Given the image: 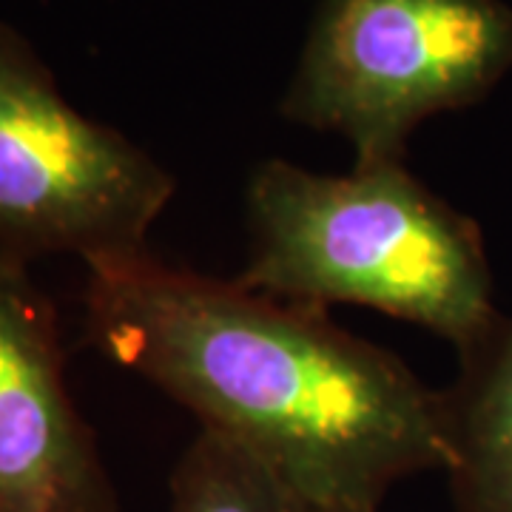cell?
<instances>
[{
  "instance_id": "6da1fadb",
  "label": "cell",
  "mask_w": 512,
  "mask_h": 512,
  "mask_svg": "<svg viewBox=\"0 0 512 512\" xmlns=\"http://www.w3.org/2000/svg\"><path fill=\"white\" fill-rule=\"evenodd\" d=\"M83 336L328 512H379L447 470L444 393L325 308L171 265L148 248L86 262Z\"/></svg>"
},
{
  "instance_id": "7a4b0ae2",
  "label": "cell",
  "mask_w": 512,
  "mask_h": 512,
  "mask_svg": "<svg viewBox=\"0 0 512 512\" xmlns=\"http://www.w3.org/2000/svg\"><path fill=\"white\" fill-rule=\"evenodd\" d=\"M248 256L234 279L302 305H362L419 325L461 353L501 319L481 228L404 163L316 174L254 168Z\"/></svg>"
},
{
  "instance_id": "3957f363",
  "label": "cell",
  "mask_w": 512,
  "mask_h": 512,
  "mask_svg": "<svg viewBox=\"0 0 512 512\" xmlns=\"http://www.w3.org/2000/svg\"><path fill=\"white\" fill-rule=\"evenodd\" d=\"M510 69L504 0H319L279 114L345 137L353 165L404 163L424 120L484 100Z\"/></svg>"
},
{
  "instance_id": "277c9868",
  "label": "cell",
  "mask_w": 512,
  "mask_h": 512,
  "mask_svg": "<svg viewBox=\"0 0 512 512\" xmlns=\"http://www.w3.org/2000/svg\"><path fill=\"white\" fill-rule=\"evenodd\" d=\"M174 191L163 163L74 109L35 46L0 20V254L86 265L140 251Z\"/></svg>"
},
{
  "instance_id": "5b68a950",
  "label": "cell",
  "mask_w": 512,
  "mask_h": 512,
  "mask_svg": "<svg viewBox=\"0 0 512 512\" xmlns=\"http://www.w3.org/2000/svg\"><path fill=\"white\" fill-rule=\"evenodd\" d=\"M0 512H120L63 373L55 305L0 254Z\"/></svg>"
},
{
  "instance_id": "8992f818",
  "label": "cell",
  "mask_w": 512,
  "mask_h": 512,
  "mask_svg": "<svg viewBox=\"0 0 512 512\" xmlns=\"http://www.w3.org/2000/svg\"><path fill=\"white\" fill-rule=\"evenodd\" d=\"M444 393L453 512H512V319L458 353Z\"/></svg>"
},
{
  "instance_id": "52a82bcc",
  "label": "cell",
  "mask_w": 512,
  "mask_h": 512,
  "mask_svg": "<svg viewBox=\"0 0 512 512\" xmlns=\"http://www.w3.org/2000/svg\"><path fill=\"white\" fill-rule=\"evenodd\" d=\"M168 490L171 512H328L211 430L185 447Z\"/></svg>"
},
{
  "instance_id": "ba28073f",
  "label": "cell",
  "mask_w": 512,
  "mask_h": 512,
  "mask_svg": "<svg viewBox=\"0 0 512 512\" xmlns=\"http://www.w3.org/2000/svg\"><path fill=\"white\" fill-rule=\"evenodd\" d=\"M379 512H382V510H379Z\"/></svg>"
}]
</instances>
